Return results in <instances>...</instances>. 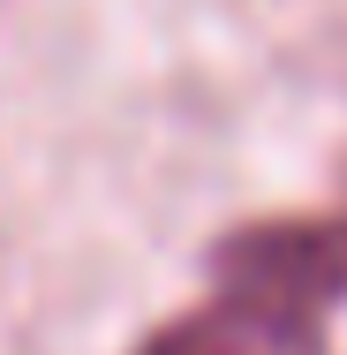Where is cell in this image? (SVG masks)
Wrapping results in <instances>:
<instances>
[{"label": "cell", "instance_id": "obj_2", "mask_svg": "<svg viewBox=\"0 0 347 355\" xmlns=\"http://www.w3.org/2000/svg\"><path fill=\"white\" fill-rule=\"evenodd\" d=\"M136 355H325V348H317L310 318L226 295V302H204V310L174 318L166 333H151Z\"/></svg>", "mask_w": 347, "mask_h": 355}, {"label": "cell", "instance_id": "obj_1", "mask_svg": "<svg viewBox=\"0 0 347 355\" xmlns=\"http://www.w3.org/2000/svg\"><path fill=\"white\" fill-rule=\"evenodd\" d=\"M211 272L226 295L272 302V310H325L347 295V212L317 219H257L211 242Z\"/></svg>", "mask_w": 347, "mask_h": 355}]
</instances>
